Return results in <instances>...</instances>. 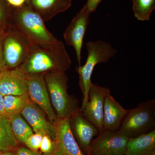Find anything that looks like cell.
I'll return each mask as SVG.
<instances>
[{"label": "cell", "mask_w": 155, "mask_h": 155, "mask_svg": "<svg viewBox=\"0 0 155 155\" xmlns=\"http://www.w3.org/2000/svg\"><path fill=\"white\" fill-rule=\"evenodd\" d=\"M71 60L63 43L48 45H31L26 59L18 67L26 76L64 72L70 68Z\"/></svg>", "instance_id": "1"}, {"label": "cell", "mask_w": 155, "mask_h": 155, "mask_svg": "<svg viewBox=\"0 0 155 155\" xmlns=\"http://www.w3.org/2000/svg\"><path fill=\"white\" fill-rule=\"evenodd\" d=\"M24 35L31 45L54 44L60 40L48 30L43 19L26 4L13 8L8 25Z\"/></svg>", "instance_id": "2"}, {"label": "cell", "mask_w": 155, "mask_h": 155, "mask_svg": "<svg viewBox=\"0 0 155 155\" xmlns=\"http://www.w3.org/2000/svg\"><path fill=\"white\" fill-rule=\"evenodd\" d=\"M50 101L59 119L69 118L80 110L78 101L68 94V78L64 72L44 75Z\"/></svg>", "instance_id": "3"}, {"label": "cell", "mask_w": 155, "mask_h": 155, "mask_svg": "<svg viewBox=\"0 0 155 155\" xmlns=\"http://www.w3.org/2000/svg\"><path fill=\"white\" fill-rule=\"evenodd\" d=\"M86 48L87 53L86 62L77 69L79 85L83 95L82 105L87 101L89 89L92 83L91 75L95 67L97 64L107 63L117 54V51L110 43L102 40L87 42Z\"/></svg>", "instance_id": "4"}, {"label": "cell", "mask_w": 155, "mask_h": 155, "mask_svg": "<svg viewBox=\"0 0 155 155\" xmlns=\"http://www.w3.org/2000/svg\"><path fill=\"white\" fill-rule=\"evenodd\" d=\"M155 129V101L149 100L139 103L129 110L119 130L128 138H132Z\"/></svg>", "instance_id": "5"}, {"label": "cell", "mask_w": 155, "mask_h": 155, "mask_svg": "<svg viewBox=\"0 0 155 155\" xmlns=\"http://www.w3.org/2000/svg\"><path fill=\"white\" fill-rule=\"evenodd\" d=\"M31 43L17 31L9 28L3 37L2 53L5 69H16L25 61Z\"/></svg>", "instance_id": "6"}, {"label": "cell", "mask_w": 155, "mask_h": 155, "mask_svg": "<svg viewBox=\"0 0 155 155\" xmlns=\"http://www.w3.org/2000/svg\"><path fill=\"white\" fill-rule=\"evenodd\" d=\"M128 139L118 131L103 130L92 140L86 155H125Z\"/></svg>", "instance_id": "7"}, {"label": "cell", "mask_w": 155, "mask_h": 155, "mask_svg": "<svg viewBox=\"0 0 155 155\" xmlns=\"http://www.w3.org/2000/svg\"><path fill=\"white\" fill-rule=\"evenodd\" d=\"M91 13L84 5L79 12L73 17L64 31V37L67 45L74 48L78 62L81 66V51L84 39L90 22Z\"/></svg>", "instance_id": "8"}, {"label": "cell", "mask_w": 155, "mask_h": 155, "mask_svg": "<svg viewBox=\"0 0 155 155\" xmlns=\"http://www.w3.org/2000/svg\"><path fill=\"white\" fill-rule=\"evenodd\" d=\"M54 125L55 135L52 149L49 153L42 155H85L72 134L69 118H58Z\"/></svg>", "instance_id": "9"}, {"label": "cell", "mask_w": 155, "mask_h": 155, "mask_svg": "<svg viewBox=\"0 0 155 155\" xmlns=\"http://www.w3.org/2000/svg\"><path fill=\"white\" fill-rule=\"evenodd\" d=\"M108 89L92 83L87 101L80 107L82 116L97 127L99 133L103 130L104 102Z\"/></svg>", "instance_id": "10"}, {"label": "cell", "mask_w": 155, "mask_h": 155, "mask_svg": "<svg viewBox=\"0 0 155 155\" xmlns=\"http://www.w3.org/2000/svg\"><path fill=\"white\" fill-rule=\"evenodd\" d=\"M28 94L31 102L38 106L54 124L58 118L52 107L43 75H27Z\"/></svg>", "instance_id": "11"}, {"label": "cell", "mask_w": 155, "mask_h": 155, "mask_svg": "<svg viewBox=\"0 0 155 155\" xmlns=\"http://www.w3.org/2000/svg\"><path fill=\"white\" fill-rule=\"evenodd\" d=\"M0 94L4 97L28 94L27 76L18 68L0 72Z\"/></svg>", "instance_id": "12"}, {"label": "cell", "mask_w": 155, "mask_h": 155, "mask_svg": "<svg viewBox=\"0 0 155 155\" xmlns=\"http://www.w3.org/2000/svg\"><path fill=\"white\" fill-rule=\"evenodd\" d=\"M69 122L74 137L87 154L92 140L98 134V130L82 116L80 110L72 115Z\"/></svg>", "instance_id": "13"}, {"label": "cell", "mask_w": 155, "mask_h": 155, "mask_svg": "<svg viewBox=\"0 0 155 155\" xmlns=\"http://www.w3.org/2000/svg\"><path fill=\"white\" fill-rule=\"evenodd\" d=\"M35 133L49 136L54 140L55 135L54 124L48 120L44 112L31 101L20 113Z\"/></svg>", "instance_id": "14"}, {"label": "cell", "mask_w": 155, "mask_h": 155, "mask_svg": "<svg viewBox=\"0 0 155 155\" xmlns=\"http://www.w3.org/2000/svg\"><path fill=\"white\" fill-rule=\"evenodd\" d=\"M128 111L114 98L108 89L104 102L103 130L117 131Z\"/></svg>", "instance_id": "15"}, {"label": "cell", "mask_w": 155, "mask_h": 155, "mask_svg": "<svg viewBox=\"0 0 155 155\" xmlns=\"http://www.w3.org/2000/svg\"><path fill=\"white\" fill-rule=\"evenodd\" d=\"M25 4L46 22L67 11L72 6V0H26Z\"/></svg>", "instance_id": "16"}, {"label": "cell", "mask_w": 155, "mask_h": 155, "mask_svg": "<svg viewBox=\"0 0 155 155\" xmlns=\"http://www.w3.org/2000/svg\"><path fill=\"white\" fill-rule=\"evenodd\" d=\"M125 155H155V129L128 139Z\"/></svg>", "instance_id": "17"}, {"label": "cell", "mask_w": 155, "mask_h": 155, "mask_svg": "<svg viewBox=\"0 0 155 155\" xmlns=\"http://www.w3.org/2000/svg\"><path fill=\"white\" fill-rule=\"evenodd\" d=\"M17 145L18 140L12 131L9 118L0 114V151L12 150Z\"/></svg>", "instance_id": "18"}, {"label": "cell", "mask_w": 155, "mask_h": 155, "mask_svg": "<svg viewBox=\"0 0 155 155\" xmlns=\"http://www.w3.org/2000/svg\"><path fill=\"white\" fill-rule=\"evenodd\" d=\"M31 101L28 94L22 95H6L4 97V114L9 118L20 114Z\"/></svg>", "instance_id": "19"}, {"label": "cell", "mask_w": 155, "mask_h": 155, "mask_svg": "<svg viewBox=\"0 0 155 155\" xmlns=\"http://www.w3.org/2000/svg\"><path fill=\"white\" fill-rule=\"evenodd\" d=\"M12 131L17 140L25 144L26 139L33 134V130L21 116L18 114L9 118Z\"/></svg>", "instance_id": "20"}, {"label": "cell", "mask_w": 155, "mask_h": 155, "mask_svg": "<svg viewBox=\"0 0 155 155\" xmlns=\"http://www.w3.org/2000/svg\"><path fill=\"white\" fill-rule=\"evenodd\" d=\"M132 10L138 21H149L155 9V0H132Z\"/></svg>", "instance_id": "21"}, {"label": "cell", "mask_w": 155, "mask_h": 155, "mask_svg": "<svg viewBox=\"0 0 155 155\" xmlns=\"http://www.w3.org/2000/svg\"><path fill=\"white\" fill-rule=\"evenodd\" d=\"M12 9L13 7L8 3L4 4L0 1V28L4 25L8 27Z\"/></svg>", "instance_id": "22"}, {"label": "cell", "mask_w": 155, "mask_h": 155, "mask_svg": "<svg viewBox=\"0 0 155 155\" xmlns=\"http://www.w3.org/2000/svg\"><path fill=\"white\" fill-rule=\"evenodd\" d=\"M43 136L40 133L33 134L26 139L25 144L31 150L38 152L40 149Z\"/></svg>", "instance_id": "23"}, {"label": "cell", "mask_w": 155, "mask_h": 155, "mask_svg": "<svg viewBox=\"0 0 155 155\" xmlns=\"http://www.w3.org/2000/svg\"><path fill=\"white\" fill-rule=\"evenodd\" d=\"M53 141L51 137L47 135L43 137L40 150L44 154H47L51 152L52 149Z\"/></svg>", "instance_id": "24"}, {"label": "cell", "mask_w": 155, "mask_h": 155, "mask_svg": "<svg viewBox=\"0 0 155 155\" xmlns=\"http://www.w3.org/2000/svg\"><path fill=\"white\" fill-rule=\"evenodd\" d=\"M103 0H87L85 5L91 13L96 11L97 8Z\"/></svg>", "instance_id": "25"}, {"label": "cell", "mask_w": 155, "mask_h": 155, "mask_svg": "<svg viewBox=\"0 0 155 155\" xmlns=\"http://www.w3.org/2000/svg\"><path fill=\"white\" fill-rule=\"evenodd\" d=\"M16 155H39L38 152H35L30 149L23 147L19 148L17 149Z\"/></svg>", "instance_id": "26"}, {"label": "cell", "mask_w": 155, "mask_h": 155, "mask_svg": "<svg viewBox=\"0 0 155 155\" xmlns=\"http://www.w3.org/2000/svg\"><path fill=\"white\" fill-rule=\"evenodd\" d=\"M10 5L13 8L22 7L26 2V0H6Z\"/></svg>", "instance_id": "27"}, {"label": "cell", "mask_w": 155, "mask_h": 155, "mask_svg": "<svg viewBox=\"0 0 155 155\" xmlns=\"http://www.w3.org/2000/svg\"><path fill=\"white\" fill-rule=\"evenodd\" d=\"M0 37V72L5 70L4 66V61H3L2 53V41L3 38Z\"/></svg>", "instance_id": "28"}, {"label": "cell", "mask_w": 155, "mask_h": 155, "mask_svg": "<svg viewBox=\"0 0 155 155\" xmlns=\"http://www.w3.org/2000/svg\"><path fill=\"white\" fill-rule=\"evenodd\" d=\"M0 114H4V96L1 94H0Z\"/></svg>", "instance_id": "29"}, {"label": "cell", "mask_w": 155, "mask_h": 155, "mask_svg": "<svg viewBox=\"0 0 155 155\" xmlns=\"http://www.w3.org/2000/svg\"><path fill=\"white\" fill-rule=\"evenodd\" d=\"M0 155H16V153L12 150L1 151H0Z\"/></svg>", "instance_id": "30"}, {"label": "cell", "mask_w": 155, "mask_h": 155, "mask_svg": "<svg viewBox=\"0 0 155 155\" xmlns=\"http://www.w3.org/2000/svg\"></svg>", "instance_id": "31"}]
</instances>
